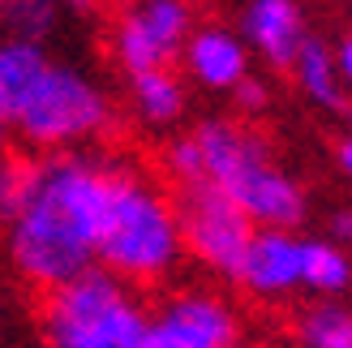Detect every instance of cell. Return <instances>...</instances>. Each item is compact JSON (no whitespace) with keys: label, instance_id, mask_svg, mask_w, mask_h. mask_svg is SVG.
Returning a JSON list of instances; mask_svg holds the SVG:
<instances>
[{"label":"cell","instance_id":"1","mask_svg":"<svg viewBox=\"0 0 352 348\" xmlns=\"http://www.w3.org/2000/svg\"><path fill=\"white\" fill-rule=\"evenodd\" d=\"M112 160L95 151L34 155L30 185L5 224V258L26 288L52 292L99 267V219Z\"/></svg>","mask_w":352,"mask_h":348},{"label":"cell","instance_id":"2","mask_svg":"<svg viewBox=\"0 0 352 348\" xmlns=\"http://www.w3.org/2000/svg\"><path fill=\"white\" fill-rule=\"evenodd\" d=\"M0 112L34 155L91 151L116 125V99L86 65L52 43L0 39Z\"/></svg>","mask_w":352,"mask_h":348},{"label":"cell","instance_id":"3","mask_svg":"<svg viewBox=\"0 0 352 348\" xmlns=\"http://www.w3.org/2000/svg\"><path fill=\"white\" fill-rule=\"evenodd\" d=\"M164 177L172 189H215L254 228L296 232L309 215L305 185L275 160L271 142L250 120L210 116L164 146Z\"/></svg>","mask_w":352,"mask_h":348},{"label":"cell","instance_id":"4","mask_svg":"<svg viewBox=\"0 0 352 348\" xmlns=\"http://www.w3.org/2000/svg\"><path fill=\"white\" fill-rule=\"evenodd\" d=\"M181 263L185 237L172 189L146 168L112 160L99 219V271L116 275L129 288H151L172 280Z\"/></svg>","mask_w":352,"mask_h":348},{"label":"cell","instance_id":"5","mask_svg":"<svg viewBox=\"0 0 352 348\" xmlns=\"http://www.w3.org/2000/svg\"><path fill=\"white\" fill-rule=\"evenodd\" d=\"M39 348H151V309L138 288L95 267L43 292Z\"/></svg>","mask_w":352,"mask_h":348},{"label":"cell","instance_id":"6","mask_svg":"<svg viewBox=\"0 0 352 348\" xmlns=\"http://www.w3.org/2000/svg\"><path fill=\"white\" fill-rule=\"evenodd\" d=\"M232 284L258 301H288L296 292L340 297L352 288V254L327 237H301L284 228H254Z\"/></svg>","mask_w":352,"mask_h":348},{"label":"cell","instance_id":"7","mask_svg":"<svg viewBox=\"0 0 352 348\" xmlns=\"http://www.w3.org/2000/svg\"><path fill=\"white\" fill-rule=\"evenodd\" d=\"M193 26L198 17L189 0H129L112 22V61L125 78L176 69Z\"/></svg>","mask_w":352,"mask_h":348},{"label":"cell","instance_id":"8","mask_svg":"<svg viewBox=\"0 0 352 348\" xmlns=\"http://www.w3.org/2000/svg\"><path fill=\"white\" fill-rule=\"evenodd\" d=\"M176 211H181L185 254L215 275H236V263L254 237V224L215 189H172Z\"/></svg>","mask_w":352,"mask_h":348},{"label":"cell","instance_id":"9","mask_svg":"<svg viewBox=\"0 0 352 348\" xmlns=\"http://www.w3.org/2000/svg\"><path fill=\"white\" fill-rule=\"evenodd\" d=\"M151 348H241V318L210 288H181L151 309Z\"/></svg>","mask_w":352,"mask_h":348},{"label":"cell","instance_id":"10","mask_svg":"<svg viewBox=\"0 0 352 348\" xmlns=\"http://www.w3.org/2000/svg\"><path fill=\"white\" fill-rule=\"evenodd\" d=\"M236 34L245 39L250 56H262L271 69L288 74L301 47L309 43V22L301 0H245Z\"/></svg>","mask_w":352,"mask_h":348},{"label":"cell","instance_id":"11","mask_svg":"<svg viewBox=\"0 0 352 348\" xmlns=\"http://www.w3.org/2000/svg\"><path fill=\"white\" fill-rule=\"evenodd\" d=\"M181 65H185L189 82H198L202 91H215V95H232L254 74L250 47L236 34V26H219V22L193 26L189 43L181 52Z\"/></svg>","mask_w":352,"mask_h":348},{"label":"cell","instance_id":"12","mask_svg":"<svg viewBox=\"0 0 352 348\" xmlns=\"http://www.w3.org/2000/svg\"><path fill=\"white\" fill-rule=\"evenodd\" d=\"M125 99H129V112L142 129H176L185 120L189 108V91H185V78L176 69H151V74H138L125 78Z\"/></svg>","mask_w":352,"mask_h":348},{"label":"cell","instance_id":"13","mask_svg":"<svg viewBox=\"0 0 352 348\" xmlns=\"http://www.w3.org/2000/svg\"><path fill=\"white\" fill-rule=\"evenodd\" d=\"M292 82H296V91H301L314 108H327V112H336L344 108V99H348V86L340 78V69H336V52H331L327 39H314L309 34V43L301 47V56L292 61Z\"/></svg>","mask_w":352,"mask_h":348},{"label":"cell","instance_id":"14","mask_svg":"<svg viewBox=\"0 0 352 348\" xmlns=\"http://www.w3.org/2000/svg\"><path fill=\"white\" fill-rule=\"evenodd\" d=\"M60 0H5V13H0V26L9 34L5 39H22V43H47L60 26Z\"/></svg>","mask_w":352,"mask_h":348},{"label":"cell","instance_id":"15","mask_svg":"<svg viewBox=\"0 0 352 348\" xmlns=\"http://www.w3.org/2000/svg\"><path fill=\"white\" fill-rule=\"evenodd\" d=\"M296 340L301 348H352V309L336 301L309 305L296 323Z\"/></svg>","mask_w":352,"mask_h":348},{"label":"cell","instance_id":"16","mask_svg":"<svg viewBox=\"0 0 352 348\" xmlns=\"http://www.w3.org/2000/svg\"><path fill=\"white\" fill-rule=\"evenodd\" d=\"M30 164H34V155H0V228L9 224V215L17 211V202L26 194Z\"/></svg>","mask_w":352,"mask_h":348},{"label":"cell","instance_id":"17","mask_svg":"<svg viewBox=\"0 0 352 348\" xmlns=\"http://www.w3.org/2000/svg\"><path fill=\"white\" fill-rule=\"evenodd\" d=\"M232 99H236V108H241V116H258V112H267V103H271V86L262 82L258 74H250L236 91H232Z\"/></svg>","mask_w":352,"mask_h":348},{"label":"cell","instance_id":"18","mask_svg":"<svg viewBox=\"0 0 352 348\" xmlns=\"http://www.w3.org/2000/svg\"><path fill=\"white\" fill-rule=\"evenodd\" d=\"M327 241L340 250H352V206H340V211H331L327 219Z\"/></svg>","mask_w":352,"mask_h":348},{"label":"cell","instance_id":"19","mask_svg":"<svg viewBox=\"0 0 352 348\" xmlns=\"http://www.w3.org/2000/svg\"><path fill=\"white\" fill-rule=\"evenodd\" d=\"M331 52H336V69H340V78H344V86L352 91V30L344 34L340 43H331Z\"/></svg>","mask_w":352,"mask_h":348},{"label":"cell","instance_id":"20","mask_svg":"<svg viewBox=\"0 0 352 348\" xmlns=\"http://www.w3.org/2000/svg\"><path fill=\"white\" fill-rule=\"evenodd\" d=\"M336 164H340V172H344V181L352 185V133H348L344 142L336 146Z\"/></svg>","mask_w":352,"mask_h":348},{"label":"cell","instance_id":"21","mask_svg":"<svg viewBox=\"0 0 352 348\" xmlns=\"http://www.w3.org/2000/svg\"><path fill=\"white\" fill-rule=\"evenodd\" d=\"M60 9L65 13H78V17H91L103 9V0H60Z\"/></svg>","mask_w":352,"mask_h":348},{"label":"cell","instance_id":"22","mask_svg":"<svg viewBox=\"0 0 352 348\" xmlns=\"http://www.w3.org/2000/svg\"><path fill=\"white\" fill-rule=\"evenodd\" d=\"M9 151V125H5V112H0V155Z\"/></svg>","mask_w":352,"mask_h":348},{"label":"cell","instance_id":"23","mask_svg":"<svg viewBox=\"0 0 352 348\" xmlns=\"http://www.w3.org/2000/svg\"><path fill=\"white\" fill-rule=\"evenodd\" d=\"M9 344V318H5V305H0V348Z\"/></svg>","mask_w":352,"mask_h":348},{"label":"cell","instance_id":"24","mask_svg":"<svg viewBox=\"0 0 352 348\" xmlns=\"http://www.w3.org/2000/svg\"><path fill=\"white\" fill-rule=\"evenodd\" d=\"M0 13H5V0H0Z\"/></svg>","mask_w":352,"mask_h":348},{"label":"cell","instance_id":"25","mask_svg":"<svg viewBox=\"0 0 352 348\" xmlns=\"http://www.w3.org/2000/svg\"><path fill=\"white\" fill-rule=\"evenodd\" d=\"M348 133H352V129H348Z\"/></svg>","mask_w":352,"mask_h":348}]
</instances>
